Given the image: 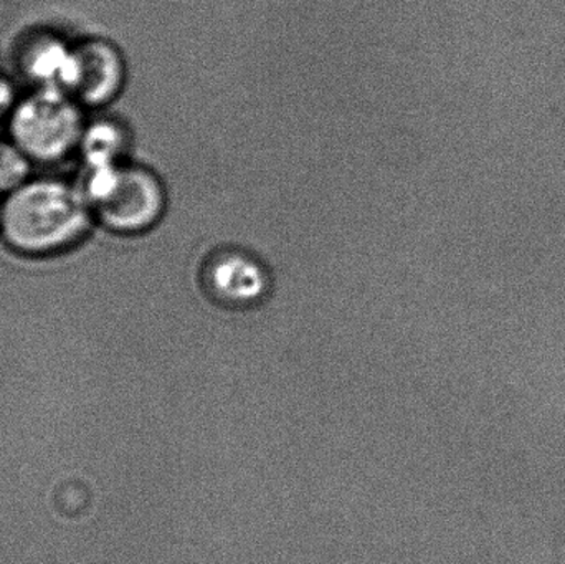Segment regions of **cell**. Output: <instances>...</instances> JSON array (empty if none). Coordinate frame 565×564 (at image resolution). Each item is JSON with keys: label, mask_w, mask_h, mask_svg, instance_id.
Here are the masks:
<instances>
[{"label": "cell", "mask_w": 565, "mask_h": 564, "mask_svg": "<svg viewBox=\"0 0 565 564\" xmlns=\"http://www.w3.org/2000/svg\"><path fill=\"white\" fill-rule=\"evenodd\" d=\"M96 228L78 181L32 175L2 198L0 244L15 257L49 260L88 241Z\"/></svg>", "instance_id": "6da1fadb"}, {"label": "cell", "mask_w": 565, "mask_h": 564, "mask_svg": "<svg viewBox=\"0 0 565 564\" xmlns=\"http://www.w3.org/2000/svg\"><path fill=\"white\" fill-rule=\"evenodd\" d=\"M79 188L92 207L96 227L135 237L152 231L164 217L168 194L161 178L135 161L82 171Z\"/></svg>", "instance_id": "7a4b0ae2"}, {"label": "cell", "mask_w": 565, "mask_h": 564, "mask_svg": "<svg viewBox=\"0 0 565 564\" xmlns=\"http://www.w3.org/2000/svg\"><path fill=\"white\" fill-rule=\"evenodd\" d=\"M88 118L65 89L29 88L7 116L3 132L33 166L53 168L76 159Z\"/></svg>", "instance_id": "3957f363"}, {"label": "cell", "mask_w": 565, "mask_h": 564, "mask_svg": "<svg viewBox=\"0 0 565 564\" xmlns=\"http://www.w3.org/2000/svg\"><path fill=\"white\" fill-rule=\"evenodd\" d=\"M128 82V63L108 36L85 35L73 43L66 92L86 109L102 111L116 102Z\"/></svg>", "instance_id": "277c9868"}, {"label": "cell", "mask_w": 565, "mask_h": 564, "mask_svg": "<svg viewBox=\"0 0 565 564\" xmlns=\"http://www.w3.org/2000/svg\"><path fill=\"white\" fill-rule=\"evenodd\" d=\"M209 300L227 310H250L270 294V277L260 260L242 248L215 251L202 267Z\"/></svg>", "instance_id": "5b68a950"}, {"label": "cell", "mask_w": 565, "mask_h": 564, "mask_svg": "<svg viewBox=\"0 0 565 564\" xmlns=\"http://www.w3.org/2000/svg\"><path fill=\"white\" fill-rule=\"evenodd\" d=\"M73 43L49 25H33L17 35L12 63L17 76L29 88L65 89L72 72Z\"/></svg>", "instance_id": "8992f818"}, {"label": "cell", "mask_w": 565, "mask_h": 564, "mask_svg": "<svg viewBox=\"0 0 565 564\" xmlns=\"http://www.w3.org/2000/svg\"><path fill=\"white\" fill-rule=\"evenodd\" d=\"M132 135L129 126L116 116H89L79 139L76 161L82 171L113 168L131 161Z\"/></svg>", "instance_id": "52a82bcc"}, {"label": "cell", "mask_w": 565, "mask_h": 564, "mask_svg": "<svg viewBox=\"0 0 565 564\" xmlns=\"http://www.w3.org/2000/svg\"><path fill=\"white\" fill-rule=\"evenodd\" d=\"M35 166L17 148L15 142L0 132V198L15 191L33 175Z\"/></svg>", "instance_id": "ba28073f"}, {"label": "cell", "mask_w": 565, "mask_h": 564, "mask_svg": "<svg viewBox=\"0 0 565 564\" xmlns=\"http://www.w3.org/2000/svg\"><path fill=\"white\" fill-rule=\"evenodd\" d=\"M20 95H22V93L17 88L13 78L0 72V121L6 123L7 116L12 111Z\"/></svg>", "instance_id": "9c48e42d"}, {"label": "cell", "mask_w": 565, "mask_h": 564, "mask_svg": "<svg viewBox=\"0 0 565 564\" xmlns=\"http://www.w3.org/2000/svg\"><path fill=\"white\" fill-rule=\"evenodd\" d=\"M0 217H2V198H0Z\"/></svg>", "instance_id": "30bf717a"}, {"label": "cell", "mask_w": 565, "mask_h": 564, "mask_svg": "<svg viewBox=\"0 0 565 564\" xmlns=\"http://www.w3.org/2000/svg\"><path fill=\"white\" fill-rule=\"evenodd\" d=\"M0 132H3V123L0 121Z\"/></svg>", "instance_id": "8fae6325"}]
</instances>
